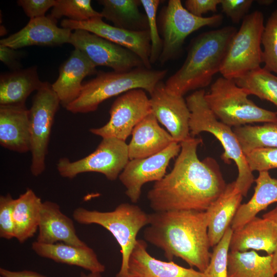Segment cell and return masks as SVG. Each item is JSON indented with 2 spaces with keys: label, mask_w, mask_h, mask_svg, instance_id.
Returning a JSON list of instances; mask_svg holds the SVG:
<instances>
[{
  "label": "cell",
  "mask_w": 277,
  "mask_h": 277,
  "mask_svg": "<svg viewBox=\"0 0 277 277\" xmlns=\"http://www.w3.org/2000/svg\"><path fill=\"white\" fill-rule=\"evenodd\" d=\"M98 3L103 6V18L114 26L135 31L148 30L147 16L139 9L140 0H100Z\"/></svg>",
  "instance_id": "f1b7e54d"
},
{
  "label": "cell",
  "mask_w": 277,
  "mask_h": 277,
  "mask_svg": "<svg viewBox=\"0 0 277 277\" xmlns=\"http://www.w3.org/2000/svg\"><path fill=\"white\" fill-rule=\"evenodd\" d=\"M129 160L125 141L107 137L102 138L96 149L87 156L73 162L66 157L61 158L56 166L60 175L65 178L71 179L80 173L94 172L114 181Z\"/></svg>",
  "instance_id": "8fae6325"
},
{
  "label": "cell",
  "mask_w": 277,
  "mask_h": 277,
  "mask_svg": "<svg viewBox=\"0 0 277 277\" xmlns=\"http://www.w3.org/2000/svg\"><path fill=\"white\" fill-rule=\"evenodd\" d=\"M96 73V66L81 51L75 49L61 65L56 81L51 85L60 104L65 108L80 95L87 76Z\"/></svg>",
  "instance_id": "ac0fdd59"
},
{
  "label": "cell",
  "mask_w": 277,
  "mask_h": 277,
  "mask_svg": "<svg viewBox=\"0 0 277 277\" xmlns=\"http://www.w3.org/2000/svg\"><path fill=\"white\" fill-rule=\"evenodd\" d=\"M201 138L190 136L182 142L171 171L156 182L147 193L154 212L205 211L224 191L227 184L213 158L200 161L197 154Z\"/></svg>",
  "instance_id": "6da1fadb"
},
{
  "label": "cell",
  "mask_w": 277,
  "mask_h": 277,
  "mask_svg": "<svg viewBox=\"0 0 277 277\" xmlns=\"http://www.w3.org/2000/svg\"><path fill=\"white\" fill-rule=\"evenodd\" d=\"M42 202L31 189L15 199L13 208L14 238L23 243L32 238L38 228Z\"/></svg>",
  "instance_id": "83f0119b"
},
{
  "label": "cell",
  "mask_w": 277,
  "mask_h": 277,
  "mask_svg": "<svg viewBox=\"0 0 277 277\" xmlns=\"http://www.w3.org/2000/svg\"><path fill=\"white\" fill-rule=\"evenodd\" d=\"M243 197L234 181L227 184L222 193L205 211L208 216V235L210 247L216 245L230 227L241 205Z\"/></svg>",
  "instance_id": "cb8c5ba5"
},
{
  "label": "cell",
  "mask_w": 277,
  "mask_h": 277,
  "mask_svg": "<svg viewBox=\"0 0 277 277\" xmlns=\"http://www.w3.org/2000/svg\"><path fill=\"white\" fill-rule=\"evenodd\" d=\"M221 0H186L185 8L193 15L203 17L208 12H215Z\"/></svg>",
  "instance_id": "60d3db41"
},
{
  "label": "cell",
  "mask_w": 277,
  "mask_h": 277,
  "mask_svg": "<svg viewBox=\"0 0 277 277\" xmlns=\"http://www.w3.org/2000/svg\"><path fill=\"white\" fill-rule=\"evenodd\" d=\"M0 275L3 277H48L32 270L12 271L0 268Z\"/></svg>",
  "instance_id": "7bdbcfd3"
},
{
  "label": "cell",
  "mask_w": 277,
  "mask_h": 277,
  "mask_svg": "<svg viewBox=\"0 0 277 277\" xmlns=\"http://www.w3.org/2000/svg\"><path fill=\"white\" fill-rule=\"evenodd\" d=\"M254 182L256 185L252 197L241 205L231 222L233 231L242 227L260 211L277 202V179L272 177L268 171H263L259 172Z\"/></svg>",
  "instance_id": "484cf974"
},
{
  "label": "cell",
  "mask_w": 277,
  "mask_h": 277,
  "mask_svg": "<svg viewBox=\"0 0 277 277\" xmlns=\"http://www.w3.org/2000/svg\"><path fill=\"white\" fill-rule=\"evenodd\" d=\"M50 15L54 18L66 16L67 19L82 22L96 17H102L101 12L95 11L90 0H56Z\"/></svg>",
  "instance_id": "d6a6232c"
},
{
  "label": "cell",
  "mask_w": 277,
  "mask_h": 277,
  "mask_svg": "<svg viewBox=\"0 0 277 277\" xmlns=\"http://www.w3.org/2000/svg\"><path fill=\"white\" fill-rule=\"evenodd\" d=\"M72 30L59 27L50 15L30 19L17 32L0 41V44L17 49L30 46H56L69 44Z\"/></svg>",
  "instance_id": "e0dca14e"
},
{
  "label": "cell",
  "mask_w": 277,
  "mask_h": 277,
  "mask_svg": "<svg viewBox=\"0 0 277 277\" xmlns=\"http://www.w3.org/2000/svg\"><path fill=\"white\" fill-rule=\"evenodd\" d=\"M223 19L220 14L209 17L195 16L183 6L181 0H169L161 15L163 37V48L159 60L161 64L177 55L190 34L205 26H219Z\"/></svg>",
  "instance_id": "9c48e42d"
},
{
  "label": "cell",
  "mask_w": 277,
  "mask_h": 277,
  "mask_svg": "<svg viewBox=\"0 0 277 277\" xmlns=\"http://www.w3.org/2000/svg\"><path fill=\"white\" fill-rule=\"evenodd\" d=\"M236 31L234 27L226 26L204 32L194 38L183 65L165 83L167 90L183 96L189 91L208 86L213 76L220 72Z\"/></svg>",
  "instance_id": "3957f363"
},
{
  "label": "cell",
  "mask_w": 277,
  "mask_h": 277,
  "mask_svg": "<svg viewBox=\"0 0 277 277\" xmlns=\"http://www.w3.org/2000/svg\"><path fill=\"white\" fill-rule=\"evenodd\" d=\"M245 156L252 172L277 168V148L256 149Z\"/></svg>",
  "instance_id": "8d00e7d4"
},
{
  "label": "cell",
  "mask_w": 277,
  "mask_h": 277,
  "mask_svg": "<svg viewBox=\"0 0 277 277\" xmlns=\"http://www.w3.org/2000/svg\"><path fill=\"white\" fill-rule=\"evenodd\" d=\"M264 21V15L259 10L244 18L228 46L220 71L223 77L234 80L261 67Z\"/></svg>",
  "instance_id": "ba28073f"
},
{
  "label": "cell",
  "mask_w": 277,
  "mask_h": 277,
  "mask_svg": "<svg viewBox=\"0 0 277 277\" xmlns=\"http://www.w3.org/2000/svg\"><path fill=\"white\" fill-rule=\"evenodd\" d=\"M277 246V225L265 218L255 216L242 227L233 231L230 251H264L272 254Z\"/></svg>",
  "instance_id": "7402d4cb"
},
{
  "label": "cell",
  "mask_w": 277,
  "mask_h": 277,
  "mask_svg": "<svg viewBox=\"0 0 277 277\" xmlns=\"http://www.w3.org/2000/svg\"><path fill=\"white\" fill-rule=\"evenodd\" d=\"M38 229L36 241L40 243L87 245L77 236L73 220L62 212L57 203L52 201L42 203Z\"/></svg>",
  "instance_id": "d6986e66"
},
{
  "label": "cell",
  "mask_w": 277,
  "mask_h": 277,
  "mask_svg": "<svg viewBox=\"0 0 277 277\" xmlns=\"http://www.w3.org/2000/svg\"><path fill=\"white\" fill-rule=\"evenodd\" d=\"M263 217L268 219L277 225V205L271 210L264 214Z\"/></svg>",
  "instance_id": "ee69618b"
},
{
  "label": "cell",
  "mask_w": 277,
  "mask_h": 277,
  "mask_svg": "<svg viewBox=\"0 0 277 277\" xmlns=\"http://www.w3.org/2000/svg\"><path fill=\"white\" fill-rule=\"evenodd\" d=\"M167 73V70L144 67L126 72H99L83 84L79 96L66 109L73 113L93 112L105 100L135 89H143L150 95Z\"/></svg>",
  "instance_id": "277c9868"
},
{
  "label": "cell",
  "mask_w": 277,
  "mask_h": 277,
  "mask_svg": "<svg viewBox=\"0 0 277 277\" xmlns=\"http://www.w3.org/2000/svg\"><path fill=\"white\" fill-rule=\"evenodd\" d=\"M72 215L80 224H97L112 234L121 247L122 254L121 266L116 277H131L128 272L129 257L137 242L138 232L149 224V214L137 205L125 203L108 212L78 207Z\"/></svg>",
  "instance_id": "8992f818"
},
{
  "label": "cell",
  "mask_w": 277,
  "mask_h": 277,
  "mask_svg": "<svg viewBox=\"0 0 277 277\" xmlns=\"http://www.w3.org/2000/svg\"><path fill=\"white\" fill-rule=\"evenodd\" d=\"M31 248L41 257L58 263L78 266L90 272L102 273L106 269L94 251L87 245L76 246L63 243L46 244L35 241Z\"/></svg>",
  "instance_id": "d4e9b609"
},
{
  "label": "cell",
  "mask_w": 277,
  "mask_h": 277,
  "mask_svg": "<svg viewBox=\"0 0 277 277\" xmlns=\"http://www.w3.org/2000/svg\"><path fill=\"white\" fill-rule=\"evenodd\" d=\"M61 25L63 28L72 30H86L127 48L140 58L145 68H151L149 30L135 31L122 29L105 23L102 17H96L82 22L64 19Z\"/></svg>",
  "instance_id": "9a60e30c"
},
{
  "label": "cell",
  "mask_w": 277,
  "mask_h": 277,
  "mask_svg": "<svg viewBox=\"0 0 277 277\" xmlns=\"http://www.w3.org/2000/svg\"><path fill=\"white\" fill-rule=\"evenodd\" d=\"M253 1L221 0L222 11L234 23L238 24L247 15Z\"/></svg>",
  "instance_id": "f35d334b"
},
{
  "label": "cell",
  "mask_w": 277,
  "mask_h": 277,
  "mask_svg": "<svg viewBox=\"0 0 277 277\" xmlns=\"http://www.w3.org/2000/svg\"><path fill=\"white\" fill-rule=\"evenodd\" d=\"M0 144L11 151H30L29 109L25 105H0Z\"/></svg>",
  "instance_id": "ffe728a7"
},
{
  "label": "cell",
  "mask_w": 277,
  "mask_h": 277,
  "mask_svg": "<svg viewBox=\"0 0 277 277\" xmlns=\"http://www.w3.org/2000/svg\"><path fill=\"white\" fill-rule=\"evenodd\" d=\"M131 135V141L128 145L129 160L154 155L176 142L168 132L159 125L152 112L135 126Z\"/></svg>",
  "instance_id": "603a6c76"
},
{
  "label": "cell",
  "mask_w": 277,
  "mask_h": 277,
  "mask_svg": "<svg viewBox=\"0 0 277 277\" xmlns=\"http://www.w3.org/2000/svg\"><path fill=\"white\" fill-rule=\"evenodd\" d=\"M151 112L150 98L146 91L132 89L114 101L109 110L110 120L105 125L89 131L102 138L113 137L126 141L135 126Z\"/></svg>",
  "instance_id": "7c38bea8"
},
{
  "label": "cell",
  "mask_w": 277,
  "mask_h": 277,
  "mask_svg": "<svg viewBox=\"0 0 277 277\" xmlns=\"http://www.w3.org/2000/svg\"><path fill=\"white\" fill-rule=\"evenodd\" d=\"M0 277H3V276H2L0 275Z\"/></svg>",
  "instance_id": "7dc6e473"
},
{
  "label": "cell",
  "mask_w": 277,
  "mask_h": 277,
  "mask_svg": "<svg viewBox=\"0 0 277 277\" xmlns=\"http://www.w3.org/2000/svg\"><path fill=\"white\" fill-rule=\"evenodd\" d=\"M8 46L0 44V60L6 65L15 70H19V52Z\"/></svg>",
  "instance_id": "b9f144b4"
},
{
  "label": "cell",
  "mask_w": 277,
  "mask_h": 277,
  "mask_svg": "<svg viewBox=\"0 0 277 277\" xmlns=\"http://www.w3.org/2000/svg\"><path fill=\"white\" fill-rule=\"evenodd\" d=\"M147 248L144 241L137 240L128 261L131 277H203L202 272L192 268L156 259L148 253Z\"/></svg>",
  "instance_id": "44dd1931"
},
{
  "label": "cell",
  "mask_w": 277,
  "mask_h": 277,
  "mask_svg": "<svg viewBox=\"0 0 277 277\" xmlns=\"http://www.w3.org/2000/svg\"><path fill=\"white\" fill-rule=\"evenodd\" d=\"M249 95L273 103L277 107V76L264 68L251 71L234 79Z\"/></svg>",
  "instance_id": "1f68e13d"
},
{
  "label": "cell",
  "mask_w": 277,
  "mask_h": 277,
  "mask_svg": "<svg viewBox=\"0 0 277 277\" xmlns=\"http://www.w3.org/2000/svg\"><path fill=\"white\" fill-rule=\"evenodd\" d=\"M21 7L30 19L45 16L46 12L56 4V0H18Z\"/></svg>",
  "instance_id": "ab89813d"
},
{
  "label": "cell",
  "mask_w": 277,
  "mask_h": 277,
  "mask_svg": "<svg viewBox=\"0 0 277 277\" xmlns=\"http://www.w3.org/2000/svg\"><path fill=\"white\" fill-rule=\"evenodd\" d=\"M145 240L161 249L171 261L180 258L203 272L211 256L206 211L175 210L149 214Z\"/></svg>",
  "instance_id": "7a4b0ae2"
},
{
  "label": "cell",
  "mask_w": 277,
  "mask_h": 277,
  "mask_svg": "<svg viewBox=\"0 0 277 277\" xmlns=\"http://www.w3.org/2000/svg\"><path fill=\"white\" fill-rule=\"evenodd\" d=\"M272 255V267L276 275L277 274V246Z\"/></svg>",
  "instance_id": "f6af8a7d"
},
{
  "label": "cell",
  "mask_w": 277,
  "mask_h": 277,
  "mask_svg": "<svg viewBox=\"0 0 277 277\" xmlns=\"http://www.w3.org/2000/svg\"><path fill=\"white\" fill-rule=\"evenodd\" d=\"M272 256H261L254 250L230 251L228 256L227 277H275Z\"/></svg>",
  "instance_id": "f546056e"
},
{
  "label": "cell",
  "mask_w": 277,
  "mask_h": 277,
  "mask_svg": "<svg viewBox=\"0 0 277 277\" xmlns=\"http://www.w3.org/2000/svg\"><path fill=\"white\" fill-rule=\"evenodd\" d=\"M181 149L180 143L175 142L154 155L129 161L118 179L132 203L138 201L145 184L159 181L165 176L170 160L179 155Z\"/></svg>",
  "instance_id": "5bb4252c"
},
{
  "label": "cell",
  "mask_w": 277,
  "mask_h": 277,
  "mask_svg": "<svg viewBox=\"0 0 277 277\" xmlns=\"http://www.w3.org/2000/svg\"><path fill=\"white\" fill-rule=\"evenodd\" d=\"M205 94L204 89L197 90L186 98L190 111V135L195 137L201 132H207L218 140L224 150L222 159L225 163L232 160L236 164L238 173L235 186L245 196L255 180L252 172L233 129L216 117L206 102Z\"/></svg>",
  "instance_id": "5b68a950"
},
{
  "label": "cell",
  "mask_w": 277,
  "mask_h": 277,
  "mask_svg": "<svg viewBox=\"0 0 277 277\" xmlns=\"http://www.w3.org/2000/svg\"><path fill=\"white\" fill-rule=\"evenodd\" d=\"M233 131L245 155L259 148H277V122L246 125L234 127Z\"/></svg>",
  "instance_id": "4dcf8cb0"
},
{
  "label": "cell",
  "mask_w": 277,
  "mask_h": 277,
  "mask_svg": "<svg viewBox=\"0 0 277 277\" xmlns=\"http://www.w3.org/2000/svg\"><path fill=\"white\" fill-rule=\"evenodd\" d=\"M35 67L3 74L0 78V105H22L29 95L43 86Z\"/></svg>",
  "instance_id": "4316f807"
},
{
  "label": "cell",
  "mask_w": 277,
  "mask_h": 277,
  "mask_svg": "<svg viewBox=\"0 0 277 277\" xmlns=\"http://www.w3.org/2000/svg\"><path fill=\"white\" fill-rule=\"evenodd\" d=\"M60 104L51 85L44 82L36 91L29 109L30 151L32 156L30 171L33 176L41 175L45 169L51 129Z\"/></svg>",
  "instance_id": "30bf717a"
},
{
  "label": "cell",
  "mask_w": 277,
  "mask_h": 277,
  "mask_svg": "<svg viewBox=\"0 0 277 277\" xmlns=\"http://www.w3.org/2000/svg\"><path fill=\"white\" fill-rule=\"evenodd\" d=\"M69 44L83 53L96 67L107 66L116 72L145 67L140 58L130 50L85 30H74Z\"/></svg>",
  "instance_id": "4fadbf2b"
},
{
  "label": "cell",
  "mask_w": 277,
  "mask_h": 277,
  "mask_svg": "<svg viewBox=\"0 0 277 277\" xmlns=\"http://www.w3.org/2000/svg\"><path fill=\"white\" fill-rule=\"evenodd\" d=\"M248 95L234 80L221 76L211 84L205 98L216 117L230 127L277 122V112L259 107Z\"/></svg>",
  "instance_id": "52a82bcc"
},
{
  "label": "cell",
  "mask_w": 277,
  "mask_h": 277,
  "mask_svg": "<svg viewBox=\"0 0 277 277\" xmlns=\"http://www.w3.org/2000/svg\"><path fill=\"white\" fill-rule=\"evenodd\" d=\"M80 277H102V275L101 273L90 272L86 274L81 272Z\"/></svg>",
  "instance_id": "bcb514c9"
},
{
  "label": "cell",
  "mask_w": 277,
  "mask_h": 277,
  "mask_svg": "<svg viewBox=\"0 0 277 277\" xmlns=\"http://www.w3.org/2000/svg\"><path fill=\"white\" fill-rule=\"evenodd\" d=\"M15 199L9 193L0 196V237L14 238L13 208Z\"/></svg>",
  "instance_id": "74e56055"
},
{
  "label": "cell",
  "mask_w": 277,
  "mask_h": 277,
  "mask_svg": "<svg viewBox=\"0 0 277 277\" xmlns=\"http://www.w3.org/2000/svg\"><path fill=\"white\" fill-rule=\"evenodd\" d=\"M233 230L229 227L220 242L214 246L209 264L203 277H227L228 256Z\"/></svg>",
  "instance_id": "e575fe53"
},
{
  "label": "cell",
  "mask_w": 277,
  "mask_h": 277,
  "mask_svg": "<svg viewBox=\"0 0 277 277\" xmlns=\"http://www.w3.org/2000/svg\"><path fill=\"white\" fill-rule=\"evenodd\" d=\"M264 68L277 74V9L268 17L262 35Z\"/></svg>",
  "instance_id": "836d02e7"
},
{
  "label": "cell",
  "mask_w": 277,
  "mask_h": 277,
  "mask_svg": "<svg viewBox=\"0 0 277 277\" xmlns=\"http://www.w3.org/2000/svg\"><path fill=\"white\" fill-rule=\"evenodd\" d=\"M147 16L149 31L151 49L150 62L153 64L159 61L163 48L162 39L160 36L156 23V12L160 0H140Z\"/></svg>",
  "instance_id": "d590c367"
},
{
  "label": "cell",
  "mask_w": 277,
  "mask_h": 277,
  "mask_svg": "<svg viewBox=\"0 0 277 277\" xmlns=\"http://www.w3.org/2000/svg\"><path fill=\"white\" fill-rule=\"evenodd\" d=\"M150 96L151 112L173 139L181 143L188 138L190 111L183 96L169 93L162 81Z\"/></svg>",
  "instance_id": "2e32d148"
}]
</instances>
